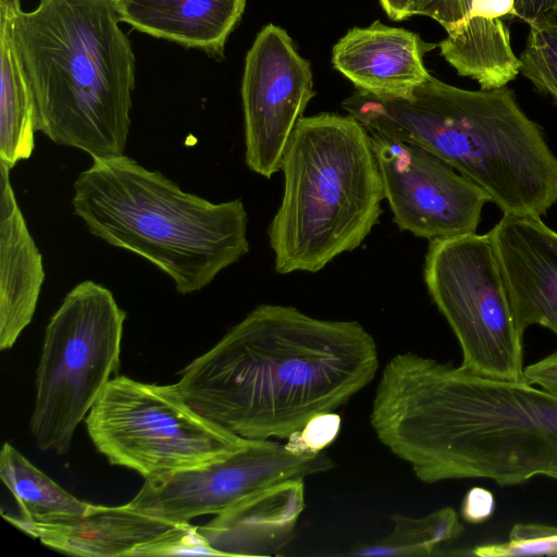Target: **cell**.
<instances>
[{
    "instance_id": "11",
    "label": "cell",
    "mask_w": 557,
    "mask_h": 557,
    "mask_svg": "<svg viewBox=\"0 0 557 557\" xmlns=\"http://www.w3.org/2000/svg\"><path fill=\"white\" fill-rule=\"evenodd\" d=\"M384 195L399 230L433 239L475 233L487 194L434 153L369 132Z\"/></svg>"
},
{
    "instance_id": "13",
    "label": "cell",
    "mask_w": 557,
    "mask_h": 557,
    "mask_svg": "<svg viewBox=\"0 0 557 557\" xmlns=\"http://www.w3.org/2000/svg\"><path fill=\"white\" fill-rule=\"evenodd\" d=\"M3 517L46 546L72 556L139 557L210 555L196 527L144 513L128 504L92 505L82 513L51 521Z\"/></svg>"
},
{
    "instance_id": "24",
    "label": "cell",
    "mask_w": 557,
    "mask_h": 557,
    "mask_svg": "<svg viewBox=\"0 0 557 557\" xmlns=\"http://www.w3.org/2000/svg\"><path fill=\"white\" fill-rule=\"evenodd\" d=\"M469 554L478 557L557 556V527L518 523L511 529L506 542L479 545Z\"/></svg>"
},
{
    "instance_id": "21",
    "label": "cell",
    "mask_w": 557,
    "mask_h": 557,
    "mask_svg": "<svg viewBox=\"0 0 557 557\" xmlns=\"http://www.w3.org/2000/svg\"><path fill=\"white\" fill-rule=\"evenodd\" d=\"M0 476L15 498L21 519L51 521L84 513L89 503L67 493L11 444L0 453Z\"/></svg>"
},
{
    "instance_id": "23",
    "label": "cell",
    "mask_w": 557,
    "mask_h": 557,
    "mask_svg": "<svg viewBox=\"0 0 557 557\" xmlns=\"http://www.w3.org/2000/svg\"><path fill=\"white\" fill-rule=\"evenodd\" d=\"M525 47L519 57L520 73L557 106V15L530 23Z\"/></svg>"
},
{
    "instance_id": "31",
    "label": "cell",
    "mask_w": 557,
    "mask_h": 557,
    "mask_svg": "<svg viewBox=\"0 0 557 557\" xmlns=\"http://www.w3.org/2000/svg\"><path fill=\"white\" fill-rule=\"evenodd\" d=\"M388 17L393 21H403L410 17L414 0H379Z\"/></svg>"
},
{
    "instance_id": "29",
    "label": "cell",
    "mask_w": 557,
    "mask_h": 557,
    "mask_svg": "<svg viewBox=\"0 0 557 557\" xmlns=\"http://www.w3.org/2000/svg\"><path fill=\"white\" fill-rule=\"evenodd\" d=\"M549 14L557 15V0H515L513 16L528 24Z\"/></svg>"
},
{
    "instance_id": "4",
    "label": "cell",
    "mask_w": 557,
    "mask_h": 557,
    "mask_svg": "<svg viewBox=\"0 0 557 557\" xmlns=\"http://www.w3.org/2000/svg\"><path fill=\"white\" fill-rule=\"evenodd\" d=\"M114 0H40L12 18L37 132L92 160L123 154L135 55Z\"/></svg>"
},
{
    "instance_id": "9",
    "label": "cell",
    "mask_w": 557,
    "mask_h": 557,
    "mask_svg": "<svg viewBox=\"0 0 557 557\" xmlns=\"http://www.w3.org/2000/svg\"><path fill=\"white\" fill-rule=\"evenodd\" d=\"M423 278L459 343L460 366L491 379L524 380V334L490 232L430 239Z\"/></svg>"
},
{
    "instance_id": "6",
    "label": "cell",
    "mask_w": 557,
    "mask_h": 557,
    "mask_svg": "<svg viewBox=\"0 0 557 557\" xmlns=\"http://www.w3.org/2000/svg\"><path fill=\"white\" fill-rule=\"evenodd\" d=\"M284 191L268 237L278 274L315 273L358 248L385 198L368 129L352 115L302 116L285 148Z\"/></svg>"
},
{
    "instance_id": "17",
    "label": "cell",
    "mask_w": 557,
    "mask_h": 557,
    "mask_svg": "<svg viewBox=\"0 0 557 557\" xmlns=\"http://www.w3.org/2000/svg\"><path fill=\"white\" fill-rule=\"evenodd\" d=\"M304 508V479L289 480L216 515L196 532L210 555H273L289 539Z\"/></svg>"
},
{
    "instance_id": "2",
    "label": "cell",
    "mask_w": 557,
    "mask_h": 557,
    "mask_svg": "<svg viewBox=\"0 0 557 557\" xmlns=\"http://www.w3.org/2000/svg\"><path fill=\"white\" fill-rule=\"evenodd\" d=\"M379 363L359 322L263 304L191 361L175 386L191 409L231 433L288 438L363 389Z\"/></svg>"
},
{
    "instance_id": "16",
    "label": "cell",
    "mask_w": 557,
    "mask_h": 557,
    "mask_svg": "<svg viewBox=\"0 0 557 557\" xmlns=\"http://www.w3.org/2000/svg\"><path fill=\"white\" fill-rule=\"evenodd\" d=\"M0 162V349L12 348L30 323L45 281L42 256L32 237Z\"/></svg>"
},
{
    "instance_id": "30",
    "label": "cell",
    "mask_w": 557,
    "mask_h": 557,
    "mask_svg": "<svg viewBox=\"0 0 557 557\" xmlns=\"http://www.w3.org/2000/svg\"><path fill=\"white\" fill-rule=\"evenodd\" d=\"M513 13L515 0H472L468 15L500 18Z\"/></svg>"
},
{
    "instance_id": "22",
    "label": "cell",
    "mask_w": 557,
    "mask_h": 557,
    "mask_svg": "<svg viewBox=\"0 0 557 557\" xmlns=\"http://www.w3.org/2000/svg\"><path fill=\"white\" fill-rule=\"evenodd\" d=\"M392 532L374 542L355 547L347 556H431L465 531L451 507H443L423 517L392 516Z\"/></svg>"
},
{
    "instance_id": "14",
    "label": "cell",
    "mask_w": 557,
    "mask_h": 557,
    "mask_svg": "<svg viewBox=\"0 0 557 557\" xmlns=\"http://www.w3.org/2000/svg\"><path fill=\"white\" fill-rule=\"evenodd\" d=\"M490 234L519 330L537 324L557 336V232L541 218L504 214Z\"/></svg>"
},
{
    "instance_id": "8",
    "label": "cell",
    "mask_w": 557,
    "mask_h": 557,
    "mask_svg": "<svg viewBox=\"0 0 557 557\" xmlns=\"http://www.w3.org/2000/svg\"><path fill=\"white\" fill-rule=\"evenodd\" d=\"M85 423L111 465L129 468L145 480L225 457L249 441L202 418L175 384L124 375L108 382Z\"/></svg>"
},
{
    "instance_id": "12",
    "label": "cell",
    "mask_w": 557,
    "mask_h": 557,
    "mask_svg": "<svg viewBox=\"0 0 557 557\" xmlns=\"http://www.w3.org/2000/svg\"><path fill=\"white\" fill-rule=\"evenodd\" d=\"M314 94L310 63L287 32L264 26L246 54L242 81L245 162L251 171L270 178L281 170L287 143Z\"/></svg>"
},
{
    "instance_id": "15",
    "label": "cell",
    "mask_w": 557,
    "mask_h": 557,
    "mask_svg": "<svg viewBox=\"0 0 557 557\" xmlns=\"http://www.w3.org/2000/svg\"><path fill=\"white\" fill-rule=\"evenodd\" d=\"M434 47L410 30L375 21L349 29L333 47L332 63L361 92L408 98L431 75L423 55Z\"/></svg>"
},
{
    "instance_id": "1",
    "label": "cell",
    "mask_w": 557,
    "mask_h": 557,
    "mask_svg": "<svg viewBox=\"0 0 557 557\" xmlns=\"http://www.w3.org/2000/svg\"><path fill=\"white\" fill-rule=\"evenodd\" d=\"M370 423L423 483L557 480V394L413 352L385 364Z\"/></svg>"
},
{
    "instance_id": "28",
    "label": "cell",
    "mask_w": 557,
    "mask_h": 557,
    "mask_svg": "<svg viewBox=\"0 0 557 557\" xmlns=\"http://www.w3.org/2000/svg\"><path fill=\"white\" fill-rule=\"evenodd\" d=\"M524 380L557 394V351L524 367Z\"/></svg>"
},
{
    "instance_id": "3",
    "label": "cell",
    "mask_w": 557,
    "mask_h": 557,
    "mask_svg": "<svg viewBox=\"0 0 557 557\" xmlns=\"http://www.w3.org/2000/svg\"><path fill=\"white\" fill-rule=\"evenodd\" d=\"M342 106L368 132L444 160L504 214L541 218L557 202V157L507 86L468 90L430 75L408 98L357 90Z\"/></svg>"
},
{
    "instance_id": "25",
    "label": "cell",
    "mask_w": 557,
    "mask_h": 557,
    "mask_svg": "<svg viewBox=\"0 0 557 557\" xmlns=\"http://www.w3.org/2000/svg\"><path fill=\"white\" fill-rule=\"evenodd\" d=\"M339 428V416L333 411L324 412L313 417L301 430L293 433L286 444L298 451H321L335 441Z\"/></svg>"
},
{
    "instance_id": "26",
    "label": "cell",
    "mask_w": 557,
    "mask_h": 557,
    "mask_svg": "<svg viewBox=\"0 0 557 557\" xmlns=\"http://www.w3.org/2000/svg\"><path fill=\"white\" fill-rule=\"evenodd\" d=\"M410 15L429 16L446 32L463 21L457 0H414Z\"/></svg>"
},
{
    "instance_id": "10",
    "label": "cell",
    "mask_w": 557,
    "mask_h": 557,
    "mask_svg": "<svg viewBox=\"0 0 557 557\" xmlns=\"http://www.w3.org/2000/svg\"><path fill=\"white\" fill-rule=\"evenodd\" d=\"M324 450L298 451L271 440H249L213 461L146 479L128 505L175 523L220 515L289 480L329 471Z\"/></svg>"
},
{
    "instance_id": "27",
    "label": "cell",
    "mask_w": 557,
    "mask_h": 557,
    "mask_svg": "<svg viewBox=\"0 0 557 557\" xmlns=\"http://www.w3.org/2000/svg\"><path fill=\"white\" fill-rule=\"evenodd\" d=\"M495 509V498L491 491L474 486L470 488L461 505V516L466 522L478 524L491 518Z\"/></svg>"
},
{
    "instance_id": "5",
    "label": "cell",
    "mask_w": 557,
    "mask_h": 557,
    "mask_svg": "<svg viewBox=\"0 0 557 557\" xmlns=\"http://www.w3.org/2000/svg\"><path fill=\"white\" fill-rule=\"evenodd\" d=\"M92 161L74 183V213L168 274L180 294L201 290L249 252L242 199L213 203L124 153Z\"/></svg>"
},
{
    "instance_id": "7",
    "label": "cell",
    "mask_w": 557,
    "mask_h": 557,
    "mask_svg": "<svg viewBox=\"0 0 557 557\" xmlns=\"http://www.w3.org/2000/svg\"><path fill=\"white\" fill-rule=\"evenodd\" d=\"M126 313L92 281L71 289L46 327L30 432L37 447L66 454L73 435L120 367Z\"/></svg>"
},
{
    "instance_id": "18",
    "label": "cell",
    "mask_w": 557,
    "mask_h": 557,
    "mask_svg": "<svg viewBox=\"0 0 557 557\" xmlns=\"http://www.w3.org/2000/svg\"><path fill=\"white\" fill-rule=\"evenodd\" d=\"M121 22L150 36L222 55L246 0H114Z\"/></svg>"
},
{
    "instance_id": "19",
    "label": "cell",
    "mask_w": 557,
    "mask_h": 557,
    "mask_svg": "<svg viewBox=\"0 0 557 557\" xmlns=\"http://www.w3.org/2000/svg\"><path fill=\"white\" fill-rule=\"evenodd\" d=\"M438 47L459 75L474 79L483 90L505 87L520 73L521 61L500 18L468 15L447 30Z\"/></svg>"
},
{
    "instance_id": "20",
    "label": "cell",
    "mask_w": 557,
    "mask_h": 557,
    "mask_svg": "<svg viewBox=\"0 0 557 557\" xmlns=\"http://www.w3.org/2000/svg\"><path fill=\"white\" fill-rule=\"evenodd\" d=\"M13 15L0 14V162L10 169L32 156L37 132L33 97L14 46Z\"/></svg>"
}]
</instances>
